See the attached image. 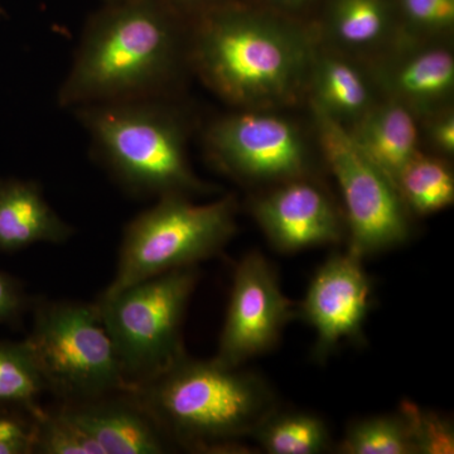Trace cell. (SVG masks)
Listing matches in <instances>:
<instances>
[{"label":"cell","instance_id":"3957f363","mask_svg":"<svg viewBox=\"0 0 454 454\" xmlns=\"http://www.w3.org/2000/svg\"><path fill=\"white\" fill-rule=\"evenodd\" d=\"M130 393L172 446L195 453L247 452L244 439L278 409L256 373L187 355Z\"/></svg>","mask_w":454,"mask_h":454},{"label":"cell","instance_id":"8fae6325","mask_svg":"<svg viewBox=\"0 0 454 454\" xmlns=\"http://www.w3.org/2000/svg\"><path fill=\"white\" fill-rule=\"evenodd\" d=\"M250 212L277 250L297 253L340 243L346 221L321 178H298L260 190Z\"/></svg>","mask_w":454,"mask_h":454},{"label":"cell","instance_id":"9c48e42d","mask_svg":"<svg viewBox=\"0 0 454 454\" xmlns=\"http://www.w3.org/2000/svg\"><path fill=\"white\" fill-rule=\"evenodd\" d=\"M306 106L325 167L336 178L342 196L348 252L364 259L404 244L411 232V215L395 184L363 153L345 128L316 107Z\"/></svg>","mask_w":454,"mask_h":454},{"label":"cell","instance_id":"e0dca14e","mask_svg":"<svg viewBox=\"0 0 454 454\" xmlns=\"http://www.w3.org/2000/svg\"><path fill=\"white\" fill-rule=\"evenodd\" d=\"M74 232L35 182L0 181V252H18L35 244L66 243Z\"/></svg>","mask_w":454,"mask_h":454},{"label":"cell","instance_id":"ffe728a7","mask_svg":"<svg viewBox=\"0 0 454 454\" xmlns=\"http://www.w3.org/2000/svg\"><path fill=\"white\" fill-rule=\"evenodd\" d=\"M252 438L269 454H319L331 443L330 430L321 418L279 409L260 424Z\"/></svg>","mask_w":454,"mask_h":454},{"label":"cell","instance_id":"d6986e66","mask_svg":"<svg viewBox=\"0 0 454 454\" xmlns=\"http://www.w3.org/2000/svg\"><path fill=\"white\" fill-rule=\"evenodd\" d=\"M397 192L411 216H429L454 202V175L450 160L420 152L395 181Z\"/></svg>","mask_w":454,"mask_h":454},{"label":"cell","instance_id":"7402d4cb","mask_svg":"<svg viewBox=\"0 0 454 454\" xmlns=\"http://www.w3.org/2000/svg\"><path fill=\"white\" fill-rule=\"evenodd\" d=\"M342 454H415L403 415H378L349 426L337 447Z\"/></svg>","mask_w":454,"mask_h":454},{"label":"cell","instance_id":"ba28073f","mask_svg":"<svg viewBox=\"0 0 454 454\" xmlns=\"http://www.w3.org/2000/svg\"><path fill=\"white\" fill-rule=\"evenodd\" d=\"M26 342L64 404L129 391L97 301L40 304Z\"/></svg>","mask_w":454,"mask_h":454},{"label":"cell","instance_id":"5b68a950","mask_svg":"<svg viewBox=\"0 0 454 454\" xmlns=\"http://www.w3.org/2000/svg\"><path fill=\"white\" fill-rule=\"evenodd\" d=\"M238 208L234 195L207 203L182 195L160 197L125 226L115 276L100 297L214 258L236 234Z\"/></svg>","mask_w":454,"mask_h":454},{"label":"cell","instance_id":"4fadbf2b","mask_svg":"<svg viewBox=\"0 0 454 454\" xmlns=\"http://www.w3.org/2000/svg\"><path fill=\"white\" fill-rule=\"evenodd\" d=\"M363 260L348 250L333 254L317 270L301 304V315L316 331V357L363 331L372 301V283Z\"/></svg>","mask_w":454,"mask_h":454},{"label":"cell","instance_id":"83f0119b","mask_svg":"<svg viewBox=\"0 0 454 454\" xmlns=\"http://www.w3.org/2000/svg\"><path fill=\"white\" fill-rule=\"evenodd\" d=\"M28 307L25 289L14 278L0 271V324H11Z\"/></svg>","mask_w":454,"mask_h":454},{"label":"cell","instance_id":"f546056e","mask_svg":"<svg viewBox=\"0 0 454 454\" xmlns=\"http://www.w3.org/2000/svg\"><path fill=\"white\" fill-rule=\"evenodd\" d=\"M176 12L188 23L201 16L208 9L216 7L226 0H166Z\"/></svg>","mask_w":454,"mask_h":454},{"label":"cell","instance_id":"7c38bea8","mask_svg":"<svg viewBox=\"0 0 454 454\" xmlns=\"http://www.w3.org/2000/svg\"><path fill=\"white\" fill-rule=\"evenodd\" d=\"M366 66L380 98L396 101L417 119L454 106L453 41L402 35Z\"/></svg>","mask_w":454,"mask_h":454},{"label":"cell","instance_id":"7a4b0ae2","mask_svg":"<svg viewBox=\"0 0 454 454\" xmlns=\"http://www.w3.org/2000/svg\"><path fill=\"white\" fill-rule=\"evenodd\" d=\"M190 74L187 20L166 0H121L86 27L57 104L178 98Z\"/></svg>","mask_w":454,"mask_h":454},{"label":"cell","instance_id":"6da1fadb","mask_svg":"<svg viewBox=\"0 0 454 454\" xmlns=\"http://www.w3.org/2000/svg\"><path fill=\"white\" fill-rule=\"evenodd\" d=\"M316 40L307 20L226 0L188 23L191 73L239 110L306 106Z\"/></svg>","mask_w":454,"mask_h":454},{"label":"cell","instance_id":"d4e9b609","mask_svg":"<svg viewBox=\"0 0 454 454\" xmlns=\"http://www.w3.org/2000/svg\"><path fill=\"white\" fill-rule=\"evenodd\" d=\"M397 411L408 426L415 454L454 453V428L450 419L409 400L402 402Z\"/></svg>","mask_w":454,"mask_h":454},{"label":"cell","instance_id":"8992f818","mask_svg":"<svg viewBox=\"0 0 454 454\" xmlns=\"http://www.w3.org/2000/svg\"><path fill=\"white\" fill-rule=\"evenodd\" d=\"M199 277L197 267L176 269L98 298L129 391L187 355L182 327Z\"/></svg>","mask_w":454,"mask_h":454},{"label":"cell","instance_id":"277c9868","mask_svg":"<svg viewBox=\"0 0 454 454\" xmlns=\"http://www.w3.org/2000/svg\"><path fill=\"white\" fill-rule=\"evenodd\" d=\"M178 98L95 104L74 110L98 162L127 192L138 197L216 193L188 157L190 118Z\"/></svg>","mask_w":454,"mask_h":454},{"label":"cell","instance_id":"f1b7e54d","mask_svg":"<svg viewBox=\"0 0 454 454\" xmlns=\"http://www.w3.org/2000/svg\"><path fill=\"white\" fill-rule=\"evenodd\" d=\"M243 2L309 22L322 0H243Z\"/></svg>","mask_w":454,"mask_h":454},{"label":"cell","instance_id":"603a6c76","mask_svg":"<svg viewBox=\"0 0 454 454\" xmlns=\"http://www.w3.org/2000/svg\"><path fill=\"white\" fill-rule=\"evenodd\" d=\"M403 35L424 41H453L454 0H397Z\"/></svg>","mask_w":454,"mask_h":454},{"label":"cell","instance_id":"cb8c5ba5","mask_svg":"<svg viewBox=\"0 0 454 454\" xmlns=\"http://www.w3.org/2000/svg\"><path fill=\"white\" fill-rule=\"evenodd\" d=\"M35 453L40 454H104L94 439L59 408L43 411L35 417Z\"/></svg>","mask_w":454,"mask_h":454},{"label":"cell","instance_id":"484cf974","mask_svg":"<svg viewBox=\"0 0 454 454\" xmlns=\"http://www.w3.org/2000/svg\"><path fill=\"white\" fill-rule=\"evenodd\" d=\"M422 151L452 160L454 157V106L418 119Z\"/></svg>","mask_w":454,"mask_h":454},{"label":"cell","instance_id":"ac0fdd59","mask_svg":"<svg viewBox=\"0 0 454 454\" xmlns=\"http://www.w3.org/2000/svg\"><path fill=\"white\" fill-rule=\"evenodd\" d=\"M346 131L394 184L406 164L422 152L418 119L405 106L390 98H379Z\"/></svg>","mask_w":454,"mask_h":454},{"label":"cell","instance_id":"52a82bcc","mask_svg":"<svg viewBox=\"0 0 454 454\" xmlns=\"http://www.w3.org/2000/svg\"><path fill=\"white\" fill-rule=\"evenodd\" d=\"M289 112L232 109L214 119L202 134L206 157L223 175L260 190L321 177L325 162L312 121Z\"/></svg>","mask_w":454,"mask_h":454},{"label":"cell","instance_id":"2e32d148","mask_svg":"<svg viewBox=\"0 0 454 454\" xmlns=\"http://www.w3.org/2000/svg\"><path fill=\"white\" fill-rule=\"evenodd\" d=\"M379 98L380 95L366 64L316 43L307 82L306 106L316 107L348 129Z\"/></svg>","mask_w":454,"mask_h":454},{"label":"cell","instance_id":"30bf717a","mask_svg":"<svg viewBox=\"0 0 454 454\" xmlns=\"http://www.w3.org/2000/svg\"><path fill=\"white\" fill-rule=\"evenodd\" d=\"M298 309L282 291L276 268L262 253L247 254L235 268L225 324L215 360L241 367L277 345Z\"/></svg>","mask_w":454,"mask_h":454},{"label":"cell","instance_id":"5bb4252c","mask_svg":"<svg viewBox=\"0 0 454 454\" xmlns=\"http://www.w3.org/2000/svg\"><path fill=\"white\" fill-rule=\"evenodd\" d=\"M309 25L318 46L364 64L403 35L397 0H322Z\"/></svg>","mask_w":454,"mask_h":454},{"label":"cell","instance_id":"9a60e30c","mask_svg":"<svg viewBox=\"0 0 454 454\" xmlns=\"http://www.w3.org/2000/svg\"><path fill=\"white\" fill-rule=\"evenodd\" d=\"M61 409L104 454H162L173 447L130 391L62 404Z\"/></svg>","mask_w":454,"mask_h":454},{"label":"cell","instance_id":"44dd1931","mask_svg":"<svg viewBox=\"0 0 454 454\" xmlns=\"http://www.w3.org/2000/svg\"><path fill=\"white\" fill-rule=\"evenodd\" d=\"M40 367L28 343L0 342V405L13 406L38 417L40 397L46 391Z\"/></svg>","mask_w":454,"mask_h":454},{"label":"cell","instance_id":"4316f807","mask_svg":"<svg viewBox=\"0 0 454 454\" xmlns=\"http://www.w3.org/2000/svg\"><path fill=\"white\" fill-rule=\"evenodd\" d=\"M35 418L0 409V454L35 453Z\"/></svg>","mask_w":454,"mask_h":454}]
</instances>
